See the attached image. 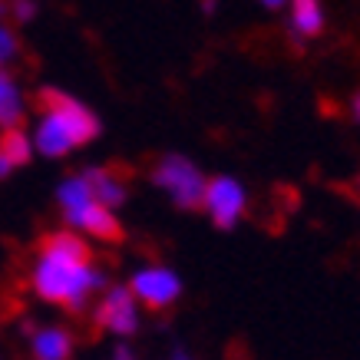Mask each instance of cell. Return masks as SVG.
<instances>
[{"label": "cell", "instance_id": "cell-1", "mask_svg": "<svg viewBox=\"0 0 360 360\" xmlns=\"http://www.w3.org/2000/svg\"><path fill=\"white\" fill-rule=\"evenodd\" d=\"M30 284L37 297L79 311L89 301V295L103 288V274L93 264L86 241L70 231H56V235H46L44 245L37 248Z\"/></svg>", "mask_w": 360, "mask_h": 360}, {"label": "cell", "instance_id": "cell-2", "mask_svg": "<svg viewBox=\"0 0 360 360\" xmlns=\"http://www.w3.org/2000/svg\"><path fill=\"white\" fill-rule=\"evenodd\" d=\"M96 132H99V120L79 99L56 93V89H46L44 112H40L37 129H33V146L40 153L50 155V159H60V155L93 142Z\"/></svg>", "mask_w": 360, "mask_h": 360}, {"label": "cell", "instance_id": "cell-3", "mask_svg": "<svg viewBox=\"0 0 360 360\" xmlns=\"http://www.w3.org/2000/svg\"><path fill=\"white\" fill-rule=\"evenodd\" d=\"M153 182L172 198L179 208H198L205 198V175L186 155H165L153 169Z\"/></svg>", "mask_w": 360, "mask_h": 360}, {"label": "cell", "instance_id": "cell-4", "mask_svg": "<svg viewBox=\"0 0 360 360\" xmlns=\"http://www.w3.org/2000/svg\"><path fill=\"white\" fill-rule=\"evenodd\" d=\"M202 208L208 212V219L215 221L219 229H235L248 208V192L238 179L231 175H215L205 182V198H202Z\"/></svg>", "mask_w": 360, "mask_h": 360}, {"label": "cell", "instance_id": "cell-5", "mask_svg": "<svg viewBox=\"0 0 360 360\" xmlns=\"http://www.w3.org/2000/svg\"><path fill=\"white\" fill-rule=\"evenodd\" d=\"M129 291L136 295L139 304L153 307V311H165L182 297V278L165 264H149V268H139L132 274Z\"/></svg>", "mask_w": 360, "mask_h": 360}, {"label": "cell", "instance_id": "cell-6", "mask_svg": "<svg viewBox=\"0 0 360 360\" xmlns=\"http://www.w3.org/2000/svg\"><path fill=\"white\" fill-rule=\"evenodd\" d=\"M96 321L116 338H129L139 330V301L129 288H110L96 307Z\"/></svg>", "mask_w": 360, "mask_h": 360}, {"label": "cell", "instance_id": "cell-7", "mask_svg": "<svg viewBox=\"0 0 360 360\" xmlns=\"http://www.w3.org/2000/svg\"><path fill=\"white\" fill-rule=\"evenodd\" d=\"M288 30L295 40H314L324 33V4L321 0H288Z\"/></svg>", "mask_w": 360, "mask_h": 360}, {"label": "cell", "instance_id": "cell-8", "mask_svg": "<svg viewBox=\"0 0 360 360\" xmlns=\"http://www.w3.org/2000/svg\"><path fill=\"white\" fill-rule=\"evenodd\" d=\"M70 225L79 231H86L93 238H103V241H116L120 238V221H116V208L103 205V202H89L79 215L70 219Z\"/></svg>", "mask_w": 360, "mask_h": 360}, {"label": "cell", "instance_id": "cell-9", "mask_svg": "<svg viewBox=\"0 0 360 360\" xmlns=\"http://www.w3.org/2000/svg\"><path fill=\"white\" fill-rule=\"evenodd\" d=\"M27 116V96L7 66H0V129H17Z\"/></svg>", "mask_w": 360, "mask_h": 360}, {"label": "cell", "instance_id": "cell-10", "mask_svg": "<svg viewBox=\"0 0 360 360\" xmlns=\"http://www.w3.org/2000/svg\"><path fill=\"white\" fill-rule=\"evenodd\" d=\"M56 202H60L66 221H70L73 215H79L89 202H99V198L93 195V186H89L86 172H83V175H70V179H66L63 186H60V192H56Z\"/></svg>", "mask_w": 360, "mask_h": 360}, {"label": "cell", "instance_id": "cell-11", "mask_svg": "<svg viewBox=\"0 0 360 360\" xmlns=\"http://www.w3.org/2000/svg\"><path fill=\"white\" fill-rule=\"evenodd\" d=\"M73 338L63 328H44L33 334V357L37 360H70Z\"/></svg>", "mask_w": 360, "mask_h": 360}, {"label": "cell", "instance_id": "cell-12", "mask_svg": "<svg viewBox=\"0 0 360 360\" xmlns=\"http://www.w3.org/2000/svg\"><path fill=\"white\" fill-rule=\"evenodd\" d=\"M86 179L93 186V195L110 208H120L126 202V182L110 169H86Z\"/></svg>", "mask_w": 360, "mask_h": 360}, {"label": "cell", "instance_id": "cell-13", "mask_svg": "<svg viewBox=\"0 0 360 360\" xmlns=\"http://www.w3.org/2000/svg\"><path fill=\"white\" fill-rule=\"evenodd\" d=\"M33 153V142L23 136L20 129H7L4 132V142H0V155H7L13 165H23Z\"/></svg>", "mask_w": 360, "mask_h": 360}, {"label": "cell", "instance_id": "cell-14", "mask_svg": "<svg viewBox=\"0 0 360 360\" xmlns=\"http://www.w3.org/2000/svg\"><path fill=\"white\" fill-rule=\"evenodd\" d=\"M20 53V44H17V33L7 27V23H0V66H11Z\"/></svg>", "mask_w": 360, "mask_h": 360}, {"label": "cell", "instance_id": "cell-15", "mask_svg": "<svg viewBox=\"0 0 360 360\" xmlns=\"http://www.w3.org/2000/svg\"><path fill=\"white\" fill-rule=\"evenodd\" d=\"M33 13H37V4H33V0H13V17H17V20H30Z\"/></svg>", "mask_w": 360, "mask_h": 360}, {"label": "cell", "instance_id": "cell-16", "mask_svg": "<svg viewBox=\"0 0 360 360\" xmlns=\"http://www.w3.org/2000/svg\"><path fill=\"white\" fill-rule=\"evenodd\" d=\"M258 4H262L264 11H284L288 7V0H258Z\"/></svg>", "mask_w": 360, "mask_h": 360}, {"label": "cell", "instance_id": "cell-17", "mask_svg": "<svg viewBox=\"0 0 360 360\" xmlns=\"http://www.w3.org/2000/svg\"><path fill=\"white\" fill-rule=\"evenodd\" d=\"M350 116H354V122L360 126V93L354 99H350Z\"/></svg>", "mask_w": 360, "mask_h": 360}, {"label": "cell", "instance_id": "cell-18", "mask_svg": "<svg viewBox=\"0 0 360 360\" xmlns=\"http://www.w3.org/2000/svg\"><path fill=\"white\" fill-rule=\"evenodd\" d=\"M112 360H132V354H129V350H116V357H112Z\"/></svg>", "mask_w": 360, "mask_h": 360}, {"label": "cell", "instance_id": "cell-19", "mask_svg": "<svg viewBox=\"0 0 360 360\" xmlns=\"http://www.w3.org/2000/svg\"><path fill=\"white\" fill-rule=\"evenodd\" d=\"M179 360H186V357H179Z\"/></svg>", "mask_w": 360, "mask_h": 360}]
</instances>
